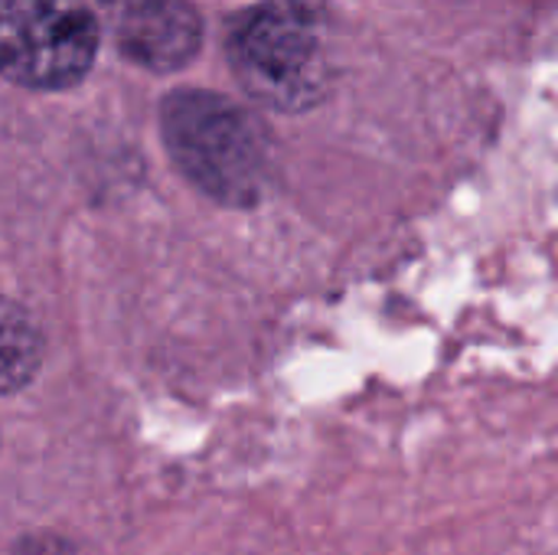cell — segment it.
Wrapping results in <instances>:
<instances>
[{
	"label": "cell",
	"instance_id": "obj_1",
	"mask_svg": "<svg viewBox=\"0 0 558 555\" xmlns=\"http://www.w3.org/2000/svg\"><path fill=\"white\" fill-rule=\"evenodd\" d=\"M160 134L177 170L222 206H255L268 186V131L229 95L177 88L160 101Z\"/></svg>",
	"mask_w": 558,
	"mask_h": 555
},
{
	"label": "cell",
	"instance_id": "obj_2",
	"mask_svg": "<svg viewBox=\"0 0 558 555\" xmlns=\"http://www.w3.org/2000/svg\"><path fill=\"white\" fill-rule=\"evenodd\" d=\"M239 85L265 108L298 114L327 98L330 49L324 20L304 0H262L229 33Z\"/></svg>",
	"mask_w": 558,
	"mask_h": 555
},
{
	"label": "cell",
	"instance_id": "obj_3",
	"mask_svg": "<svg viewBox=\"0 0 558 555\" xmlns=\"http://www.w3.org/2000/svg\"><path fill=\"white\" fill-rule=\"evenodd\" d=\"M101 29L88 0H0V75L36 92L78 85Z\"/></svg>",
	"mask_w": 558,
	"mask_h": 555
},
{
	"label": "cell",
	"instance_id": "obj_4",
	"mask_svg": "<svg viewBox=\"0 0 558 555\" xmlns=\"http://www.w3.org/2000/svg\"><path fill=\"white\" fill-rule=\"evenodd\" d=\"M111 46L147 72H180L203 49V16L190 0H88Z\"/></svg>",
	"mask_w": 558,
	"mask_h": 555
},
{
	"label": "cell",
	"instance_id": "obj_5",
	"mask_svg": "<svg viewBox=\"0 0 558 555\" xmlns=\"http://www.w3.org/2000/svg\"><path fill=\"white\" fill-rule=\"evenodd\" d=\"M43 334L36 321L0 294V396L29 386L43 366Z\"/></svg>",
	"mask_w": 558,
	"mask_h": 555
}]
</instances>
